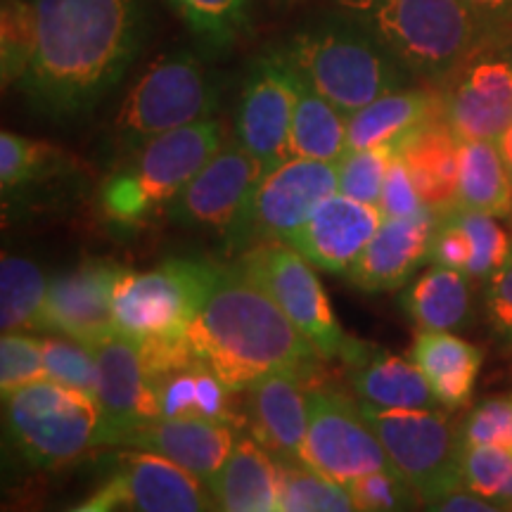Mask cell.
<instances>
[{
  "label": "cell",
  "instance_id": "21",
  "mask_svg": "<svg viewBox=\"0 0 512 512\" xmlns=\"http://www.w3.org/2000/svg\"><path fill=\"white\" fill-rule=\"evenodd\" d=\"M238 427L204 418H159L128 434L124 446L174 460L211 486L233 453Z\"/></svg>",
  "mask_w": 512,
  "mask_h": 512
},
{
  "label": "cell",
  "instance_id": "26",
  "mask_svg": "<svg viewBox=\"0 0 512 512\" xmlns=\"http://www.w3.org/2000/svg\"><path fill=\"white\" fill-rule=\"evenodd\" d=\"M209 491L216 512H280L278 465L256 439H238Z\"/></svg>",
  "mask_w": 512,
  "mask_h": 512
},
{
  "label": "cell",
  "instance_id": "50",
  "mask_svg": "<svg viewBox=\"0 0 512 512\" xmlns=\"http://www.w3.org/2000/svg\"><path fill=\"white\" fill-rule=\"evenodd\" d=\"M124 512H131V510H126V508H124Z\"/></svg>",
  "mask_w": 512,
  "mask_h": 512
},
{
  "label": "cell",
  "instance_id": "12",
  "mask_svg": "<svg viewBox=\"0 0 512 512\" xmlns=\"http://www.w3.org/2000/svg\"><path fill=\"white\" fill-rule=\"evenodd\" d=\"M302 463L347 486L370 472L394 467L361 406L337 389L311 384L309 427Z\"/></svg>",
  "mask_w": 512,
  "mask_h": 512
},
{
  "label": "cell",
  "instance_id": "16",
  "mask_svg": "<svg viewBox=\"0 0 512 512\" xmlns=\"http://www.w3.org/2000/svg\"><path fill=\"white\" fill-rule=\"evenodd\" d=\"M91 349L98 363L95 399L100 408V430L95 446H124L128 434L136 432L145 422L157 420L143 354L136 339L119 335V332L93 344Z\"/></svg>",
  "mask_w": 512,
  "mask_h": 512
},
{
  "label": "cell",
  "instance_id": "47",
  "mask_svg": "<svg viewBox=\"0 0 512 512\" xmlns=\"http://www.w3.org/2000/svg\"><path fill=\"white\" fill-rule=\"evenodd\" d=\"M425 512H508V510L498 508V505L484 501V498L470 494V491L460 489L444 498H439V501L427 503Z\"/></svg>",
  "mask_w": 512,
  "mask_h": 512
},
{
  "label": "cell",
  "instance_id": "44",
  "mask_svg": "<svg viewBox=\"0 0 512 512\" xmlns=\"http://www.w3.org/2000/svg\"><path fill=\"white\" fill-rule=\"evenodd\" d=\"M382 211L384 219H413V216L427 211L425 204H422L418 190H415V183L411 174H408L406 164L401 162L399 157L394 155L392 164H389L387 178H384L380 204H377Z\"/></svg>",
  "mask_w": 512,
  "mask_h": 512
},
{
  "label": "cell",
  "instance_id": "11",
  "mask_svg": "<svg viewBox=\"0 0 512 512\" xmlns=\"http://www.w3.org/2000/svg\"><path fill=\"white\" fill-rule=\"evenodd\" d=\"M264 174V164L238 140L223 143L200 174L178 192L166 214L181 226L223 235L230 247H247L249 211Z\"/></svg>",
  "mask_w": 512,
  "mask_h": 512
},
{
  "label": "cell",
  "instance_id": "27",
  "mask_svg": "<svg viewBox=\"0 0 512 512\" xmlns=\"http://www.w3.org/2000/svg\"><path fill=\"white\" fill-rule=\"evenodd\" d=\"M349 380L361 403L382 411L392 408H441L425 375L413 358L389 354L370 344L366 354L349 366Z\"/></svg>",
  "mask_w": 512,
  "mask_h": 512
},
{
  "label": "cell",
  "instance_id": "43",
  "mask_svg": "<svg viewBox=\"0 0 512 512\" xmlns=\"http://www.w3.org/2000/svg\"><path fill=\"white\" fill-rule=\"evenodd\" d=\"M463 446H501L512 451V394H498L479 401L463 425Z\"/></svg>",
  "mask_w": 512,
  "mask_h": 512
},
{
  "label": "cell",
  "instance_id": "48",
  "mask_svg": "<svg viewBox=\"0 0 512 512\" xmlns=\"http://www.w3.org/2000/svg\"><path fill=\"white\" fill-rule=\"evenodd\" d=\"M119 508H124V486H121L119 477L114 475L86 503L76 505L69 512H117Z\"/></svg>",
  "mask_w": 512,
  "mask_h": 512
},
{
  "label": "cell",
  "instance_id": "29",
  "mask_svg": "<svg viewBox=\"0 0 512 512\" xmlns=\"http://www.w3.org/2000/svg\"><path fill=\"white\" fill-rule=\"evenodd\" d=\"M159 418H204L235 425H245V413L235 411L230 394L216 375L195 366L174 373L147 377Z\"/></svg>",
  "mask_w": 512,
  "mask_h": 512
},
{
  "label": "cell",
  "instance_id": "20",
  "mask_svg": "<svg viewBox=\"0 0 512 512\" xmlns=\"http://www.w3.org/2000/svg\"><path fill=\"white\" fill-rule=\"evenodd\" d=\"M437 219L430 209L413 219H382L354 266L347 271L351 285L363 292L399 290L430 259Z\"/></svg>",
  "mask_w": 512,
  "mask_h": 512
},
{
  "label": "cell",
  "instance_id": "1",
  "mask_svg": "<svg viewBox=\"0 0 512 512\" xmlns=\"http://www.w3.org/2000/svg\"><path fill=\"white\" fill-rule=\"evenodd\" d=\"M38 38L19 88L50 117H74L105 98L145 43L143 0H36Z\"/></svg>",
  "mask_w": 512,
  "mask_h": 512
},
{
  "label": "cell",
  "instance_id": "19",
  "mask_svg": "<svg viewBox=\"0 0 512 512\" xmlns=\"http://www.w3.org/2000/svg\"><path fill=\"white\" fill-rule=\"evenodd\" d=\"M311 384L304 375L278 370L259 377L245 392L249 430L275 460L302 463Z\"/></svg>",
  "mask_w": 512,
  "mask_h": 512
},
{
  "label": "cell",
  "instance_id": "4",
  "mask_svg": "<svg viewBox=\"0 0 512 512\" xmlns=\"http://www.w3.org/2000/svg\"><path fill=\"white\" fill-rule=\"evenodd\" d=\"M411 76L444 83L484 43L465 0H337Z\"/></svg>",
  "mask_w": 512,
  "mask_h": 512
},
{
  "label": "cell",
  "instance_id": "25",
  "mask_svg": "<svg viewBox=\"0 0 512 512\" xmlns=\"http://www.w3.org/2000/svg\"><path fill=\"white\" fill-rule=\"evenodd\" d=\"M444 117L441 91L399 88L347 117V150L396 145L427 121Z\"/></svg>",
  "mask_w": 512,
  "mask_h": 512
},
{
  "label": "cell",
  "instance_id": "13",
  "mask_svg": "<svg viewBox=\"0 0 512 512\" xmlns=\"http://www.w3.org/2000/svg\"><path fill=\"white\" fill-rule=\"evenodd\" d=\"M441 86L456 138L496 143L512 126V41H484Z\"/></svg>",
  "mask_w": 512,
  "mask_h": 512
},
{
  "label": "cell",
  "instance_id": "45",
  "mask_svg": "<svg viewBox=\"0 0 512 512\" xmlns=\"http://www.w3.org/2000/svg\"><path fill=\"white\" fill-rule=\"evenodd\" d=\"M486 318L491 328L505 344L512 347V254L501 266V271L491 275L484 294Z\"/></svg>",
  "mask_w": 512,
  "mask_h": 512
},
{
  "label": "cell",
  "instance_id": "22",
  "mask_svg": "<svg viewBox=\"0 0 512 512\" xmlns=\"http://www.w3.org/2000/svg\"><path fill=\"white\" fill-rule=\"evenodd\" d=\"M119 482L124 508L131 512H216L209 486L174 460L150 451L119 453Z\"/></svg>",
  "mask_w": 512,
  "mask_h": 512
},
{
  "label": "cell",
  "instance_id": "23",
  "mask_svg": "<svg viewBox=\"0 0 512 512\" xmlns=\"http://www.w3.org/2000/svg\"><path fill=\"white\" fill-rule=\"evenodd\" d=\"M512 240L496 216L465 207L439 216L430 261L475 280H489L510 259Z\"/></svg>",
  "mask_w": 512,
  "mask_h": 512
},
{
  "label": "cell",
  "instance_id": "39",
  "mask_svg": "<svg viewBox=\"0 0 512 512\" xmlns=\"http://www.w3.org/2000/svg\"><path fill=\"white\" fill-rule=\"evenodd\" d=\"M358 512H418L422 498L396 467L370 472L347 484Z\"/></svg>",
  "mask_w": 512,
  "mask_h": 512
},
{
  "label": "cell",
  "instance_id": "15",
  "mask_svg": "<svg viewBox=\"0 0 512 512\" xmlns=\"http://www.w3.org/2000/svg\"><path fill=\"white\" fill-rule=\"evenodd\" d=\"M339 192L337 164L290 157L261 178L247 223V247L285 242Z\"/></svg>",
  "mask_w": 512,
  "mask_h": 512
},
{
  "label": "cell",
  "instance_id": "33",
  "mask_svg": "<svg viewBox=\"0 0 512 512\" xmlns=\"http://www.w3.org/2000/svg\"><path fill=\"white\" fill-rule=\"evenodd\" d=\"M48 280L34 261L3 254L0 261V328L3 332L46 330Z\"/></svg>",
  "mask_w": 512,
  "mask_h": 512
},
{
  "label": "cell",
  "instance_id": "18",
  "mask_svg": "<svg viewBox=\"0 0 512 512\" xmlns=\"http://www.w3.org/2000/svg\"><path fill=\"white\" fill-rule=\"evenodd\" d=\"M382 211L351 197L332 195L316 214L294 230L285 245L299 252L311 266L330 273H347L382 223Z\"/></svg>",
  "mask_w": 512,
  "mask_h": 512
},
{
  "label": "cell",
  "instance_id": "35",
  "mask_svg": "<svg viewBox=\"0 0 512 512\" xmlns=\"http://www.w3.org/2000/svg\"><path fill=\"white\" fill-rule=\"evenodd\" d=\"M188 29L211 50H226L249 29L252 0H169Z\"/></svg>",
  "mask_w": 512,
  "mask_h": 512
},
{
  "label": "cell",
  "instance_id": "37",
  "mask_svg": "<svg viewBox=\"0 0 512 512\" xmlns=\"http://www.w3.org/2000/svg\"><path fill=\"white\" fill-rule=\"evenodd\" d=\"M463 489L512 512V451L501 446H463Z\"/></svg>",
  "mask_w": 512,
  "mask_h": 512
},
{
  "label": "cell",
  "instance_id": "49",
  "mask_svg": "<svg viewBox=\"0 0 512 512\" xmlns=\"http://www.w3.org/2000/svg\"><path fill=\"white\" fill-rule=\"evenodd\" d=\"M496 143H498V150H501V155L505 159V166H508V171H510V176H512V126L503 133L501 138L496 140Z\"/></svg>",
  "mask_w": 512,
  "mask_h": 512
},
{
  "label": "cell",
  "instance_id": "6",
  "mask_svg": "<svg viewBox=\"0 0 512 512\" xmlns=\"http://www.w3.org/2000/svg\"><path fill=\"white\" fill-rule=\"evenodd\" d=\"M223 275V268L202 259H166L152 271H124L114 290V325L136 342L178 339Z\"/></svg>",
  "mask_w": 512,
  "mask_h": 512
},
{
  "label": "cell",
  "instance_id": "7",
  "mask_svg": "<svg viewBox=\"0 0 512 512\" xmlns=\"http://www.w3.org/2000/svg\"><path fill=\"white\" fill-rule=\"evenodd\" d=\"M238 268L264 290L292 325L309 339L325 361L351 366L366 354L368 342L349 337L332 311V304L309 261L285 242H264L240 256Z\"/></svg>",
  "mask_w": 512,
  "mask_h": 512
},
{
  "label": "cell",
  "instance_id": "31",
  "mask_svg": "<svg viewBox=\"0 0 512 512\" xmlns=\"http://www.w3.org/2000/svg\"><path fill=\"white\" fill-rule=\"evenodd\" d=\"M458 207L496 219L512 216V176L494 140H460Z\"/></svg>",
  "mask_w": 512,
  "mask_h": 512
},
{
  "label": "cell",
  "instance_id": "10",
  "mask_svg": "<svg viewBox=\"0 0 512 512\" xmlns=\"http://www.w3.org/2000/svg\"><path fill=\"white\" fill-rule=\"evenodd\" d=\"M219 86L200 60L188 53L166 55L133 83L117 117V131L136 150L145 140L176 128L214 119Z\"/></svg>",
  "mask_w": 512,
  "mask_h": 512
},
{
  "label": "cell",
  "instance_id": "5",
  "mask_svg": "<svg viewBox=\"0 0 512 512\" xmlns=\"http://www.w3.org/2000/svg\"><path fill=\"white\" fill-rule=\"evenodd\" d=\"M223 147V124L204 119L145 140L131 162L102 185V211L124 228H136L169 209L178 192Z\"/></svg>",
  "mask_w": 512,
  "mask_h": 512
},
{
  "label": "cell",
  "instance_id": "42",
  "mask_svg": "<svg viewBox=\"0 0 512 512\" xmlns=\"http://www.w3.org/2000/svg\"><path fill=\"white\" fill-rule=\"evenodd\" d=\"M43 361H46L48 380L67 384L95 396L98 389V363L91 347L76 339H43Z\"/></svg>",
  "mask_w": 512,
  "mask_h": 512
},
{
  "label": "cell",
  "instance_id": "46",
  "mask_svg": "<svg viewBox=\"0 0 512 512\" xmlns=\"http://www.w3.org/2000/svg\"><path fill=\"white\" fill-rule=\"evenodd\" d=\"M484 31V41H512V0H465Z\"/></svg>",
  "mask_w": 512,
  "mask_h": 512
},
{
  "label": "cell",
  "instance_id": "40",
  "mask_svg": "<svg viewBox=\"0 0 512 512\" xmlns=\"http://www.w3.org/2000/svg\"><path fill=\"white\" fill-rule=\"evenodd\" d=\"M55 157L57 150L50 145L3 131L0 136V185H3L5 195L46 176Z\"/></svg>",
  "mask_w": 512,
  "mask_h": 512
},
{
  "label": "cell",
  "instance_id": "2",
  "mask_svg": "<svg viewBox=\"0 0 512 512\" xmlns=\"http://www.w3.org/2000/svg\"><path fill=\"white\" fill-rule=\"evenodd\" d=\"M183 337L192 358L233 394L247 392L259 377L278 370L304 375L316 384L320 361H325L238 266L223 268L214 292Z\"/></svg>",
  "mask_w": 512,
  "mask_h": 512
},
{
  "label": "cell",
  "instance_id": "28",
  "mask_svg": "<svg viewBox=\"0 0 512 512\" xmlns=\"http://www.w3.org/2000/svg\"><path fill=\"white\" fill-rule=\"evenodd\" d=\"M411 358L444 411H458L470 403L484 361L475 344L451 332H420Z\"/></svg>",
  "mask_w": 512,
  "mask_h": 512
},
{
  "label": "cell",
  "instance_id": "38",
  "mask_svg": "<svg viewBox=\"0 0 512 512\" xmlns=\"http://www.w3.org/2000/svg\"><path fill=\"white\" fill-rule=\"evenodd\" d=\"M392 159V145L368 147V150H347L337 162L339 192L356 202L377 207Z\"/></svg>",
  "mask_w": 512,
  "mask_h": 512
},
{
  "label": "cell",
  "instance_id": "3",
  "mask_svg": "<svg viewBox=\"0 0 512 512\" xmlns=\"http://www.w3.org/2000/svg\"><path fill=\"white\" fill-rule=\"evenodd\" d=\"M283 53L299 76L347 117L382 95L406 88L411 76L349 15L306 24L290 36Z\"/></svg>",
  "mask_w": 512,
  "mask_h": 512
},
{
  "label": "cell",
  "instance_id": "41",
  "mask_svg": "<svg viewBox=\"0 0 512 512\" xmlns=\"http://www.w3.org/2000/svg\"><path fill=\"white\" fill-rule=\"evenodd\" d=\"M48 380L43 342L22 332H3L0 339V389L3 399L17 389Z\"/></svg>",
  "mask_w": 512,
  "mask_h": 512
},
{
  "label": "cell",
  "instance_id": "36",
  "mask_svg": "<svg viewBox=\"0 0 512 512\" xmlns=\"http://www.w3.org/2000/svg\"><path fill=\"white\" fill-rule=\"evenodd\" d=\"M38 17L36 0H3L0 3V76L3 88L19 86L36 53Z\"/></svg>",
  "mask_w": 512,
  "mask_h": 512
},
{
  "label": "cell",
  "instance_id": "17",
  "mask_svg": "<svg viewBox=\"0 0 512 512\" xmlns=\"http://www.w3.org/2000/svg\"><path fill=\"white\" fill-rule=\"evenodd\" d=\"M124 268L107 259H88L72 271L48 278L46 330L93 347L117 332L114 290Z\"/></svg>",
  "mask_w": 512,
  "mask_h": 512
},
{
  "label": "cell",
  "instance_id": "9",
  "mask_svg": "<svg viewBox=\"0 0 512 512\" xmlns=\"http://www.w3.org/2000/svg\"><path fill=\"white\" fill-rule=\"evenodd\" d=\"M363 418L373 427L389 460L422 503L439 501L463 489L460 477V427H453L444 408H392L382 411L358 401Z\"/></svg>",
  "mask_w": 512,
  "mask_h": 512
},
{
  "label": "cell",
  "instance_id": "34",
  "mask_svg": "<svg viewBox=\"0 0 512 512\" xmlns=\"http://www.w3.org/2000/svg\"><path fill=\"white\" fill-rule=\"evenodd\" d=\"M278 465L280 512H358L347 486L299 460H275Z\"/></svg>",
  "mask_w": 512,
  "mask_h": 512
},
{
  "label": "cell",
  "instance_id": "14",
  "mask_svg": "<svg viewBox=\"0 0 512 512\" xmlns=\"http://www.w3.org/2000/svg\"><path fill=\"white\" fill-rule=\"evenodd\" d=\"M297 105V69L283 50L256 57L242 83L235 138L264 164L266 174L290 159V128Z\"/></svg>",
  "mask_w": 512,
  "mask_h": 512
},
{
  "label": "cell",
  "instance_id": "8",
  "mask_svg": "<svg viewBox=\"0 0 512 512\" xmlns=\"http://www.w3.org/2000/svg\"><path fill=\"white\" fill-rule=\"evenodd\" d=\"M3 401L12 441L34 467L72 463L98 441L100 408L93 394L43 380Z\"/></svg>",
  "mask_w": 512,
  "mask_h": 512
},
{
  "label": "cell",
  "instance_id": "30",
  "mask_svg": "<svg viewBox=\"0 0 512 512\" xmlns=\"http://www.w3.org/2000/svg\"><path fill=\"white\" fill-rule=\"evenodd\" d=\"M403 309L420 332H453L470 323V278L434 264L403 292Z\"/></svg>",
  "mask_w": 512,
  "mask_h": 512
},
{
  "label": "cell",
  "instance_id": "32",
  "mask_svg": "<svg viewBox=\"0 0 512 512\" xmlns=\"http://www.w3.org/2000/svg\"><path fill=\"white\" fill-rule=\"evenodd\" d=\"M347 152V114L309 86L297 72V105L290 128V155L337 164Z\"/></svg>",
  "mask_w": 512,
  "mask_h": 512
},
{
  "label": "cell",
  "instance_id": "24",
  "mask_svg": "<svg viewBox=\"0 0 512 512\" xmlns=\"http://www.w3.org/2000/svg\"><path fill=\"white\" fill-rule=\"evenodd\" d=\"M458 145L444 117L418 126L394 145V155L406 164L422 204L434 216L458 207Z\"/></svg>",
  "mask_w": 512,
  "mask_h": 512
}]
</instances>
